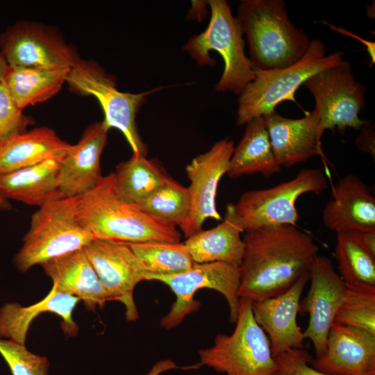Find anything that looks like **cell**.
Instances as JSON below:
<instances>
[{
  "label": "cell",
  "instance_id": "obj_1",
  "mask_svg": "<svg viewBox=\"0 0 375 375\" xmlns=\"http://www.w3.org/2000/svg\"><path fill=\"white\" fill-rule=\"evenodd\" d=\"M238 295L252 301L289 290L310 267L319 247L296 226L283 224L246 231Z\"/></svg>",
  "mask_w": 375,
  "mask_h": 375
},
{
  "label": "cell",
  "instance_id": "obj_2",
  "mask_svg": "<svg viewBox=\"0 0 375 375\" xmlns=\"http://www.w3.org/2000/svg\"><path fill=\"white\" fill-rule=\"evenodd\" d=\"M76 208L79 223L95 239L124 244L181 240L176 226L117 196L113 172L76 197Z\"/></svg>",
  "mask_w": 375,
  "mask_h": 375
},
{
  "label": "cell",
  "instance_id": "obj_3",
  "mask_svg": "<svg viewBox=\"0 0 375 375\" xmlns=\"http://www.w3.org/2000/svg\"><path fill=\"white\" fill-rule=\"evenodd\" d=\"M237 12L254 69L267 71L290 66L307 51L310 40L290 22L284 1L242 0Z\"/></svg>",
  "mask_w": 375,
  "mask_h": 375
},
{
  "label": "cell",
  "instance_id": "obj_4",
  "mask_svg": "<svg viewBox=\"0 0 375 375\" xmlns=\"http://www.w3.org/2000/svg\"><path fill=\"white\" fill-rule=\"evenodd\" d=\"M208 6L211 16L207 28L192 36L182 49L201 66L215 65L210 52L219 53L224 67L215 89L240 95L255 78L254 67L244 52L242 29L226 1L209 0Z\"/></svg>",
  "mask_w": 375,
  "mask_h": 375
},
{
  "label": "cell",
  "instance_id": "obj_5",
  "mask_svg": "<svg viewBox=\"0 0 375 375\" xmlns=\"http://www.w3.org/2000/svg\"><path fill=\"white\" fill-rule=\"evenodd\" d=\"M76 197H60L38 207L13 262L22 272L82 249L94 238L79 223Z\"/></svg>",
  "mask_w": 375,
  "mask_h": 375
},
{
  "label": "cell",
  "instance_id": "obj_6",
  "mask_svg": "<svg viewBox=\"0 0 375 375\" xmlns=\"http://www.w3.org/2000/svg\"><path fill=\"white\" fill-rule=\"evenodd\" d=\"M342 52L325 53L324 43L315 39L303 56L295 63L274 70L254 69L255 78L239 95L238 125L263 117L283 101H295L297 90L315 74L340 64Z\"/></svg>",
  "mask_w": 375,
  "mask_h": 375
},
{
  "label": "cell",
  "instance_id": "obj_7",
  "mask_svg": "<svg viewBox=\"0 0 375 375\" xmlns=\"http://www.w3.org/2000/svg\"><path fill=\"white\" fill-rule=\"evenodd\" d=\"M252 303L240 298L233 332L218 333L211 347L199 349L201 365L226 375H274L278 372L269 338L254 319Z\"/></svg>",
  "mask_w": 375,
  "mask_h": 375
},
{
  "label": "cell",
  "instance_id": "obj_8",
  "mask_svg": "<svg viewBox=\"0 0 375 375\" xmlns=\"http://www.w3.org/2000/svg\"><path fill=\"white\" fill-rule=\"evenodd\" d=\"M66 83L71 92L94 96L103 110L106 127L116 128L122 133L133 154L147 156V147L139 133L136 115L147 96L161 88L140 93L121 92L113 76L96 62L81 59L70 69Z\"/></svg>",
  "mask_w": 375,
  "mask_h": 375
},
{
  "label": "cell",
  "instance_id": "obj_9",
  "mask_svg": "<svg viewBox=\"0 0 375 375\" xmlns=\"http://www.w3.org/2000/svg\"><path fill=\"white\" fill-rule=\"evenodd\" d=\"M328 188L320 169H303L292 180L274 187L244 192L233 203L237 219L244 232L283 224L296 226L299 218L298 198L306 193H322Z\"/></svg>",
  "mask_w": 375,
  "mask_h": 375
},
{
  "label": "cell",
  "instance_id": "obj_10",
  "mask_svg": "<svg viewBox=\"0 0 375 375\" xmlns=\"http://www.w3.org/2000/svg\"><path fill=\"white\" fill-rule=\"evenodd\" d=\"M158 281L168 285L176 299L160 321V326L171 329L179 325L186 316L197 311L200 302L194 296L198 290L212 289L222 294L229 308V322L235 323L240 306L238 295L240 268L224 262L194 263L190 269L174 275L147 274L146 281Z\"/></svg>",
  "mask_w": 375,
  "mask_h": 375
},
{
  "label": "cell",
  "instance_id": "obj_11",
  "mask_svg": "<svg viewBox=\"0 0 375 375\" xmlns=\"http://www.w3.org/2000/svg\"><path fill=\"white\" fill-rule=\"evenodd\" d=\"M313 95L312 112L322 133L326 129L344 133L347 128L360 129L367 121L359 118L365 107V88L356 81L349 62L319 72L303 84Z\"/></svg>",
  "mask_w": 375,
  "mask_h": 375
},
{
  "label": "cell",
  "instance_id": "obj_12",
  "mask_svg": "<svg viewBox=\"0 0 375 375\" xmlns=\"http://www.w3.org/2000/svg\"><path fill=\"white\" fill-rule=\"evenodd\" d=\"M0 47L8 66L72 68L81 58L75 49L47 26L19 22L0 35Z\"/></svg>",
  "mask_w": 375,
  "mask_h": 375
},
{
  "label": "cell",
  "instance_id": "obj_13",
  "mask_svg": "<svg viewBox=\"0 0 375 375\" xmlns=\"http://www.w3.org/2000/svg\"><path fill=\"white\" fill-rule=\"evenodd\" d=\"M83 250L110 301L122 302L128 322L139 314L133 299L136 285L146 281L147 271L127 244L92 239Z\"/></svg>",
  "mask_w": 375,
  "mask_h": 375
},
{
  "label": "cell",
  "instance_id": "obj_14",
  "mask_svg": "<svg viewBox=\"0 0 375 375\" xmlns=\"http://www.w3.org/2000/svg\"><path fill=\"white\" fill-rule=\"evenodd\" d=\"M233 149V141L221 140L186 165L191 205L188 216L180 227L186 238L201 231L207 219L222 220L216 206L217 192L219 181L228 169Z\"/></svg>",
  "mask_w": 375,
  "mask_h": 375
},
{
  "label": "cell",
  "instance_id": "obj_15",
  "mask_svg": "<svg viewBox=\"0 0 375 375\" xmlns=\"http://www.w3.org/2000/svg\"><path fill=\"white\" fill-rule=\"evenodd\" d=\"M310 286L300 302L299 313L309 314L303 338L313 344L316 358L326 348L329 330L345 296L347 284L335 270L331 259L317 256L310 269Z\"/></svg>",
  "mask_w": 375,
  "mask_h": 375
},
{
  "label": "cell",
  "instance_id": "obj_16",
  "mask_svg": "<svg viewBox=\"0 0 375 375\" xmlns=\"http://www.w3.org/2000/svg\"><path fill=\"white\" fill-rule=\"evenodd\" d=\"M310 364L331 375H359L375 371V333L333 322L325 350Z\"/></svg>",
  "mask_w": 375,
  "mask_h": 375
},
{
  "label": "cell",
  "instance_id": "obj_17",
  "mask_svg": "<svg viewBox=\"0 0 375 375\" xmlns=\"http://www.w3.org/2000/svg\"><path fill=\"white\" fill-rule=\"evenodd\" d=\"M309 280L307 271L285 292L252 303L254 319L267 333L274 357L290 349L303 348L304 338L297 316L301 294Z\"/></svg>",
  "mask_w": 375,
  "mask_h": 375
},
{
  "label": "cell",
  "instance_id": "obj_18",
  "mask_svg": "<svg viewBox=\"0 0 375 375\" xmlns=\"http://www.w3.org/2000/svg\"><path fill=\"white\" fill-rule=\"evenodd\" d=\"M108 131L103 121L90 125L61 159L58 185L62 197H78L102 178L100 158Z\"/></svg>",
  "mask_w": 375,
  "mask_h": 375
},
{
  "label": "cell",
  "instance_id": "obj_19",
  "mask_svg": "<svg viewBox=\"0 0 375 375\" xmlns=\"http://www.w3.org/2000/svg\"><path fill=\"white\" fill-rule=\"evenodd\" d=\"M322 221L336 233L375 231V197L359 177L345 175L335 185L332 199L324 208Z\"/></svg>",
  "mask_w": 375,
  "mask_h": 375
},
{
  "label": "cell",
  "instance_id": "obj_20",
  "mask_svg": "<svg viewBox=\"0 0 375 375\" xmlns=\"http://www.w3.org/2000/svg\"><path fill=\"white\" fill-rule=\"evenodd\" d=\"M263 117L274 156L281 167L305 162L315 155L324 158L323 133L312 112L302 118L290 119L274 110Z\"/></svg>",
  "mask_w": 375,
  "mask_h": 375
},
{
  "label": "cell",
  "instance_id": "obj_21",
  "mask_svg": "<svg viewBox=\"0 0 375 375\" xmlns=\"http://www.w3.org/2000/svg\"><path fill=\"white\" fill-rule=\"evenodd\" d=\"M60 292L78 297L88 310L102 308L110 301L83 249L41 265Z\"/></svg>",
  "mask_w": 375,
  "mask_h": 375
},
{
  "label": "cell",
  "instance_id": "obj_22",
  "mask_svg": "<svg viewBox=\"0 0 375 375\" xmlns=\"http://www.w3.org/2000/svg\"><path fill=\"white\" fill-rule=\"evenodd\" d=\"M79 301L53 285L47 295L35 304L24 307L17 303H7L0 308V338L25 345L31 324L38 315L47 312L60 317L63 331L74 335L78 328L72 319V312Z\"/></svg>",
  "mask_w": 375,
  "mask_h": 375
},
{
  "label": "cell",
  "instance_id": "obj_23",
  "mask_svg": "<svg viewBox=\"0 0 375 375\" xmlns=\"http://www.w3.org/2000/svg\"><path fill=\"white\" fill-rule=\"evenodd\" d=\"M71 145L45 126L14 135L0 144V176L48 159H62Z\"/></svg>",
  "mask_w": 375,
  "mask_h": 375
},
{
  "label": "cell",
  "instance_id": "obj_24",
  "mask_svg": "<svg viewBox=\"0 0 375 375\" xmlns=\"http://www.w3.org/2000/svg\"><path fill=\"white\" fill-rule=\"evenodd\" d=\"M244 233L233 203L226 206L224 218L214 228L201 230L184 242L196 263L224 262L240 267L244 244Z\"/></svg>",
  "mask_w": 375,
  "mask_h": 375
},
{
  "label": "cell",
  "instance_id": "obj_25",
  "mask_svg": "<svg viewBox=\"0 0 375 375\" xmlns=\"http://www.w3.org/2000/svg\"><path fill=\"white\" fill-rule=\"evenodd\" d=\"M61 159L51 158L37 165L0 176V192L6 199L40 207L62 197L58 173Z\"/></svg>",
  "mask_w": 375,
  "mask_h": 375
},
{
  "label": "cell",
  "instance_id": "obj_26",
  "mask_svg": "<svg viewBox=\"0 0 375 375\" xmlns=\"http://www.w3.org/2000/svg\"><path fill=\"white\" fill-rule=\"evenodd\" d=\"M245 125L244 133L234 147L227 175L235 178L259 173L268 178L280 172L281 167L274 156L264 117H256Z\"/></svg>",
  "mask_w": 375,
  "mask_h": 375
},
{
  "label": "cell",
  "instance_id": "obj_27",
  "mask_svg": "<svg viewBox=\"0 0 375 375\" xmlns=\"http://www.w3.org/2000/svg\"><path fill=\"white\" fill-rule=\"evenodd\" d=\"M70 69L8 66L2 81L18 108L23 110L56 94L66 82Z\"/></svg>",
  "mask_w": 375,
  "mask_h": 375
},
{
  "label": "cell",
  "instance_id": "obj_28",
  "mask_svg": "<svg viewBox=\"0 0 375 375\" xmlns=\"http://www.w3.org/2000/svg\"><path fill=\"white\" fill-rule=\"evenodd\" d=\"M113 174L117 196L135 206L154 193L169 178L154 160L134 154L119 163Z\"/></svg>",
  "mask_w": 375,
  "mask_h": 375
},
{
  "label": "cell",
  "instance_id": "obj_29",
  "mask_svg": "<svg viewBox=\"0 0 375 375\" xmlns=\"http://www.w3.org/2000/svg\"><path fill=\"white\" fill-rule=\"evenodd\" d=\"M335 257L346 283L375 288V255L362 244L358 231L337 233Z\"/></svg>",
  "mask_w": 375,
  "mask_h": 375
},
{
  "label": "cell",
  "instance_id": "obj_30",
  "mask_svg": "<svg viewBox=\"0 0 375 375\" xmlns=\"http://www.w3.org/2000/svg\"><path fill=\"white\" fill-rule=\"evenodd\" d=\"M127 244L147 274H178L188 271L195 263L185 242H147Z\"/></svg>",
  "mask_w": 375,
  "mask_h": 375
},
{
  "label": "cell",
  "instance_id": "obj_31",
  "mask_svg": "<svg viewBox=\"0 0 375 375\" xmlns=\"http://www.w3.org/2000/svg\"><path fill=\"white\" fill-rule=\"evenodd\" d=\"M190 205L188 187L169 176L158 190L136 206L151 216L181 227L188 216Z\"/></svg>",
  "mask_w": 375,
  "mask_h": 375
},
{
  "label": "cell",
  "instance_id": "obj_32",
  "mask_svg": "<svg viewBox=\"0 0 375 375\" xmlns=\"http://www.w3.org/2000/svg\"><path fill=\"white\" fill-rule=\"evenodd\" d=\"M334 322L375 333V288L347 284L345 296Z\"/></svg>",
  "mask_w": 375,
  "mask_h": 375
},
{
  "label": "cell",
  "instance_id": "obj_33",
  "mask_svg": "<svg viewBox=\"0 0 375 375\" xmlns=\"http://www.w3.org/2000/svg\"><path fill=\"white\" fill-rule=\"evenodd\" d=\"M0 355L12 375H49L48 359L31 352L25 345L0 338Z\"/></svg>",
  "mask_w": 375,
  "mask_h": 375
},
{
  "label": "cell",
  "instance_id": "obj_34",
  "mask_svg": "<svg viewBox=\"0 0 375 375\" xmlns=\"http://www.w3.org/2000/svg\"><path fill=\"white\" fill-rule=\"evenodd\" d=\"M33 119L23 113L0 81V144L7 138L26 131Z\"/></svg>",
  "mask_w": 375,
  "mask_h": 375
},
{
  "label": "cell",
  "instance_id": "obj_35",
  "mask_svg": "<svg viewBox=\"0 0 375 375\" xmlns=\"http://www.w3.org/2000/svg\"><path fill=\"white\" fill-rule=\"evenodd\" d=\"M280 375H331L308 364L312 357L303 349H292L274 357ZM359 375H375V371Z\"/></svg>",
  "mask_w": 375,
  "mask_h": 375
},
{
  "label": "cell",
  "instance_id": "obj_36",
  "mask_svg": "<svg viewBox=\"0 0 375 375\" xmlns=\"http://www.w3.org/2000/svg\"><path fill=\"white\" fill-rule=\"evenodd\" d=\"M360 129V133L356 139L357 147L362 151L369 153L374 158V132L368 122Z\"/></svg>",
  "mask_w": 375,
  "mask_h": 375
},
{
  "label": "cell",
  "instance_id": "obj_37",
  "mask_svg": "<svg viewBox=\"0 0 375 375\" xmlns=\"http://www.w3.org/2000/svg\"><path fill=\"white\" fill-rule=\"evenodd\" d=\"M208 1H192V6L187 18L201 22L208 14Z\"/></svg>",
  "mask_w": 375,
  "mask_h": 375
},
{
  "label": "cell",
  "instance_id": "obj_38",
  "mask_svg": "<svg viewBox=\"0 0 375 375\" xmlns=\"http://www.w3.org/2000/svg\"><path fill=\"white\" fill-rule=\"evenodd\" d=\"M176 368L183 367H178L177 365L171 360H160L155 363L150 370L144 375H160L165 372Z\"/></svg>",
  "mask_w": 375,
  "mask_h": 375
},
{
  "label": "cell",
  "instance_id": "obj_39",
  "mask_svg": "<svg viewBox=\"0 0 375 375\" xmlns=\"http://www.w3.org/2000/svg\"><path fill=\"white\" fill-rule=\"evenodd\" d=\"M324 23H326L327 25L328 24L330 26V27L335 31H338L340 33H342L343 34H347V35H349L351 37H353V38H356L358 40H359L360 41H361V42H362L366 47H367V53H369V56L371 58V63L372 64H374V62H375V52H374V44L375 43L374 42H372L371 41H367V40H365L361 38H359L358 35H353L349 32H348L347 30H344L343 28H339V27H335V26L332 25V24H328L327 22H324Z\"/></svg>",
  "mask_w": 375,
  "mask_h": 375
},
{
  "label": "cell",
  "instance_id": "obj_40",
  "mask_svg": "<svg viewBox=\"0 0 375 375\" xmlns=\"http://www.w3.org/2000/svg\"><path fill=\"white\" fill-rule=\"evenodd\" d=\"M358 233L365 247L375 255V231H358Z\"/></svg>",
  "mask_w": 375,
  "mask_h": 375
},
{
  "label": "cell",
  "instance_id": "obj_41",
  "mask_svg": "<svg viewBox=\"0 0 375 375\" xmlns=\"http://www.w3.org/2000/svg\"><path fill=\"white\" fill-rule=\"evenodd\" d=\"M7 67H8V65L2 53L0 52V81L3 79Z\"/></svg>",
  "mask_w": 375,
  "mask_h": 375
},
{
  "label": "cell",
  "instance_id": "obj_42",
  "mask_svg": "<svg viewBox=\"0 0 375 375\" xmlns=\"http://www.w3.org/2000/svg\"><path fill=\"white\" fill-rule=\"evenodd\" d=\"M11 206L8 199H6L0 192V210H9Z\"/></svg>",
  "mask_w": 375,
  "mask_h": 375
},
{
  "label": "cell",
  "instance_id": "obj_43",
  "mask_svg": "<svg viewBox=\"0 0 375 375\" xmlns=\"http://www.w3.org/2000/svg\"><path fill=\"white\" fill-rule=\"evenodd\" d=\"M274 375H280L278 372L276 374H275Z\"/></svg>",
  "mask_w": 375,
  "mask_h": 375
}]
</instances>
